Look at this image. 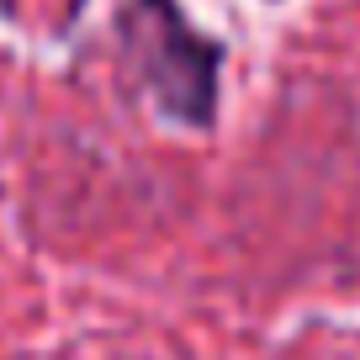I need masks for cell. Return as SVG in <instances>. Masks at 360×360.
<instances>
[{
    "mask_svg": "<svg viewBox=\"0 0 360 360\" xmlns=\"http://www.w3.org/2000/svg\"><path fill=\"white\" fill-rule=\"evenodd\" d=\"M112 32L122 79L138 90V101H148L165 122L196 127V133L217 122L223 43L196 32L175 0H122Z\"/></svg>",
    "mask_w": 360,
    "mask_h": 360,
    "instance_id": "1",
    "label": "cell"
}]
</instances>
